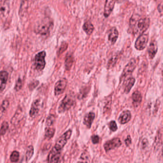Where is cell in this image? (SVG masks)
I'll return each instance as SVG.
<instances>
[{
    "label": "cell",
    "instance_id": "obj_1",
    "mask_svg": "<svg viewBox=\"0 0 163 163\" xmlns=\"http://www.w3.org/2000/svg\"><path fill=\"white\" fill-rule=\"evenodd\" d=\"M150 20L148 18L138 15H133L130 20V29L131 32L135 35L144 34L149 28Z\"/></svg>",
    "mask_w": 163,
    "mask_h": 163
},
{
    "label": "cell",
    "instance_id": "obj_2",
    "mask_svg": "<svg viewBox=\"0 0 163 163\" xmlns=\"http://www.w3.org/2000/svg\"><path fill=\"white\" fill-rule=\"evenodd\" d=\"M72 130H69L65 133H63V135L58 139L56 143V145L52 149L54 150L57 152H61L62 150L66 144L68 140L70 138L71 136L72 135Z\"/></svg>",
    "mask_w": 163,
    "mask_h": 163
},
{
    "label": "cell",
    "instance_id": "obj_3",
    "mask_svg": "<svg viewBox=\"0 0 163 163\" xmlns=\"http://www.w3.org/2000/svg\"><path fill=\"white\" fill-rule=\"evenodd\" d=\"M74 99L72 95L68 94L66 95L62 100V102L58 108V112L60 113L64 112L69 110L74 105Z\"/></svg>",
    "mask_w": 163,
    "mask_h": 163
},
{
    "label": "cell",
    "instance_id": "obj_4",
    "mask_svg": "<svg viewBox=\"0 0 163 163\" xmlns=\"http://www.w3.org/2000/svg\"><path fill=\"white\" fill-rule=\"evenodd\" d=\"M46 52L45 51H41L36 54L35 58V69L38 71H42L45 66Z\"/></svg>",
    "mask_w": 163,
    "mask_h": 163
},
{
    "label": "cell",
    "instance_id": "obj_5",
    "mask_svg": "<svg viewBox=\"0 0 163 163\" xmlns=\"http://www.w3.org/2000/svg\"><path fill=\"white\" fill-rule=\"evenodd\" d=\"M53 23L48 20H44L40 22L36 28V32L42 35H47L50 31Z\"/></svg>",
    "mask_w": 163,
    "mask_h": 163
},
{
    "label": "cell",
    "instance_id": "obj_6",
    "mask_svg": "<svg viewBox=\"0 0 163 163\" xmlns=\"http://www.w3.org/2000/svg\"><path fill=\"white\" fill-rule=\"evenodd\" d=\"M148 38L149 36L147 34L140 35L135 42V48L138 50H144L147 46Z\"/></svg>",
    "mask_w": 163,
    "mask_h": 163
},
{
    "label": "cell",
    "instance_id": "obj_7",
    "mask_svg": "<svg viewBox=\"0 0 163 163\" xmlns=\"http://www.w3.org/2000/svg\"><path fill=\"white\" fill-rule=\"evenodd\" d=\"M136 59H131L125 67L121 76V80H124L127 76L130 75L136 69Z\"/></svg>",
    "mask_w": 163,
    "mask_h": 163
},
{
    "label": "cell",
    "instance_id": "obj_8",
    "mask_svg": "<svg viewBox=\"0 0 163 163\" xmlns=\"http://www.w3.org/2000/svg\"><path fill=\"white\" fill-rule=\"evenodd\" d=\"M122 142L119 138H113L104 144V148L106 152H108L111 150L114 149L115 148H118L121 146Z\"/></svg>",
    "mask_w": 163,
    "mask_h": 163
},
{
    "label": "cell",
    "instance_id": "obj_9",
    "mask_svg": "<svg viewBox=\"0 0 163 163\" xmlns=\"http://www.w3.org/2000/svg\"><path fill=\"white\" fill-rule=\"evenodd\" d=\"M67 80L66 78H62L57 81L54 87V94L56 96L63 93L66 87Z\"/></svg>",
    "mask_w": 163,
    "mask_h": 163
},
{
    "label": "cell",
    "instance_id": "obj_10",
    "mask_svg": "<svg viewBox=\"0 0 163 163\" xmlns=\"http://www.w3.org/2000/svg\"><path fill=\"white\" fill-rule=\"evenodd\" d=\"M10 11V4L8 0L0 1V19L7 16Z\"/></svg>",
    "mask_w": 163,
    "mask_h": 163
},
{
    "label": "cell",
    "instance_id": "obj_11",
    "mask_svg": "<svg viewBox=\"0 0 163 163\" xmlns=\"http://www.w3.org/2000/svg\"><path fill=\"white\" fill-rule=\"evenodd\" d=\"M118 0H106L105 1L104 15L107 18L111 14L115 7V3Z\"/></svg>",
    "mask_w": 163,
    "mask_h": 163
},
{
    "label": "cell",
    "instance_id": "obj_12",
    "mask_svg": "<svg viewBox=\"0 0 163 163\" xmlns=\"http://www.w3.org/2000/svg\"><path fill=\"white\" fill-rule=\"evenodd\" d=\"M40 100H35L32 104L30 111V116L32 118H35L38 114L40 111Z\"/></svg>",
    "mask_w": 163,
    "mask_h": 163
},
{
    "label": "cell",
    "instance_id": "obj_13",
    "mask_svg": "<svg viewBox=\"0 0 163 163\" xmlns=\"http://www.w3.org/2000/svg\"><path fill=\"white\" fill-rule=\"evenodd\" d=\"M158 50L157 43L155 40L152 41L148 48V56L150 59H153L156 56Z\"/></svg>",
    "mask_w": 163,
    "mask_h": 163
},
{
    "label": "cell",
    "instance_id": "obj_14",
    "mask_svg": "<svg viewBox=\"0 0 163 163\" xmlns=\"http://www.w3.org/2000/svg\"><path fill=\"white\" fill-rule=\"evenodd\" d=\"M8 78V74L6 71L0 72V92L4 91L6 87Z\"/></svg>",
    "mask_w": 163,
    "mask_h": 163
},
{
    "label": "cell",
    "instance_id": "obj_15",
    "mask_svg": "<svg viewBox=\"0 0 163 163\" xmlns=\"http://www.w3.org/2000/svg\"><path fill=\"white\" fill-rule=\"evenodd\" d=\"M131 118V114L130 111L126 110L123 112L118 118L119 123L122 125L125 124L130 121Z\"/></svg>",
    "mask_w": 163,
    "mask_h": 163
},
{
    "label": "cell",
    "instance_id": "obj_16",
    "mask_svg": "<svg viewBox=\"0 0 163 163\" xmlns=\"http://www.w3.org/2000/svg\"><path fill=\"white\" fill-rule=\"evenodd\" d=\"M118 31L116 28L114 27L109 30L108 35V40L112 45L115 43L118 38Z\"/></svg>",
    "mask_w": 163,
    "mask_h": 163
},
{
    "label": "cell",
    "instance_id": "obj_17",
    "mask_svg": "<svg viewBox=\"0 0 163 163\" xmlns=\"http://www.w3.org/2000/svg\"><path fill=\"white\" fill-rule=\"evenodd\" d=\"M61 152H57L52 149L49 154L48 160L49 163H58L59 162Z\"/></svg>",
    "mask_w": 163,
    "mask_h": 163
},
{
    "label": "cell",
    "instance_id": "obj_18",
    "mask_svg": "<svg viewBox=\"0 0 163 163\" xmlns=\"http://www.w3.org/2000/svg\"><path fill=\"white\" fill-rule=\"evenodd\" d=\"M95 117V114L94 112H89L85 115L84 119V123L88 128H90L93 121Z\"/></svg>",
    "mask_w": 163,
    "mask_h": 163
},
{
    "label": "cell",
    "instance_id": "obj_19",
    "mask_svg": "<svg viewBox=\"0 0 163 163\" xmlns=\"http://www.w3.org/2000/svg\"><path fill=\"white\" fill-rule=\"evenodd\" d=\"M133 104L135 107H137L141 104L142 97L141 93L138 91H136L132 94Z\"/></svg>",
    "mask_w": 163,
    "mask_h": 163
},
{
    "label": "cell",
    "instance_id": "obj_20",
    "mask_svg": "<svg viewBox=\"0 0 163 163\" xmlns=\"http://www.w3.org/2000/svg\"><path fill=\"white\" fill-rule=\"evenodd\" d=\"M83 29L87 35H91L94 31V26L91 22L87 21L84 24Z\"/></svg>",
    "mask_w": 163,
    "mask_h": 163
},
{
    "label": "cell",
    "instance_id": "obj_21",
    "mask_svg": "<svg viewBox=\"0 0 163 163\" xmlns=\"http://www.w3.org/2000/svg\"><path fill=\"white\" fill-rule=\"evenodd\" d=\"M135 83V79L133 78H130L126 80L125 83V92L126 93H128L130 92L133 86Z\"/></svg>",
    "mask_w": 163,
    "mask_h": 163
},
{
    "label": "cell",
    "instance_id": "obj_22",
    "mask_svg": "<svg viewBox=\"0 0 163 163\" xmlns=\"http://www.w3.org/2000/svg\"><path fill=\"white\" fill-rule=\"evenodd\" d=\"M74 61V59L73 55L71 54H67L66 56V60H65V66L67 70H69L71 67H72Z\"/></svg>",
    "mask_w": 163,
    "mask_h": 163
},
{
    "label": "cell",
    "instance_id": "obj_23",
    "mask_svg": "<svg viewBox=\"0 0 163 163\" xmlns=\"http://www.w3.org/2000/svg\"><path fill=\"white\" fill-rule=\"evenodd\" d=\"M33 153H34V148L33 146H29L28 147H27L26 154H25V158L27 161H28L31 159V158L33 156Z\"/></svg>",
    "mask_w": 163,
    "mask_h": 163
},
{
    "label": "cell",
    "instance_id": "obj_24",
    "mask_svg": "<svg viewBox=\"0 0 163 163\" xmlns=\"http://www.w3.org/2000/svg\"><path fill=\"white\" fill-rule=\"evenodd\" d=\"M56 130L54 128H46L45 131V137L47 139H50L53 137L55 133Z\"/></svg>",
    "mask_w": 163,
    "mask_h": 163
},
{
    "label": "cell",
    "instance_id": "obj_25",
    "mask_svg": "<svg viewBox=\"0 0 163 163\" xmlns=\"http://www.w3.org/2000/svg\"><path fill=\"white\" fill-rule=\"evenodd\" d=\"M9 105V101L6 100L3 101L1 104V106L0 107V117L3 116L4 113L5 112V111L7 110L8 107Z\"/></svg>",
    "mask_w": 163,
    "mask_h": 163
},
{
    "label": "cell",
    "instance_id": "obj_26",
    "mask_svg": "<svg viewBox=\"0 0 163 163\" xmlns=\"http://www.w3.org/2000/svg\"><path fill=\"white\" fill-rule=\"evenodd\" d=\"M9 129V124L6 122H4L1 125L0 128V135H4L6 133Z\"/></svg>",
    "mask_w": 163,
    "mask_h": 163
},
{
    "label": "cell",
    "instance_id": "obj_27",
    "mask_svg": "<svg viewBox=\"0 0 163 163\" xmlns=\"http://www.w3.org/2000/svg\"><path fill=\"white\" fill-rule=\"evenodd\" d=\"M19 159V153L17 151L12 152L10 156V160L12 162H17Z\"/></svg>",
    "mask_w": 163,
    "mask_h": 163
},
{
    "label": "cell",
    "instance_id": "obj_28",
    "mask_svg": "<svg viewBox=\"0 0 163 163\" xmlns=\"http://www.w3.org/2000/svg\"><path fill=\"white\" fill-rule=\"evenodd\" d=\"M54 121H55V116L54 115H50L46 120V125L48 126L52 125L54 123Z\"/></svg>",
    "mask_w": 163,
    "mask_h": 163
},
{
    "label": "cell",
    "instance_id": "obj_29",
    "mask_svg": "<svg viewBox=\"0 0 163 163\" xmlns=\"http://www.w3.org/2000/svg\"><path fill=\"white\" fill-rule=\"evenodd\" d=\"M68 44L66 42L63 43L62 45L60 47L59 51H58V54L59 55H61V54L64 52V51L66 50L68 48Z\"/></svg>",
    "mask_w": 163,
    "mask_h": 163
},
{
    "label": "cell",
    "instance_id": "obj_30",
    "mask_svg": "<svg viewBox=\"0 0 163 163\" xmlns=\"http://www.w3.org/2000/svg\"><path fill=\"white\" fill-rule=\"evenodd\" d=\"M109 128L113 132L116 131L118 130V126L115 122L114 121H111L109 125Z\"/></svg>",
    "mask_w": 163,
    "mask_h": 163
},
{
    "label": "cell",
    "instance_id": "obj_31",
    "mask_svg": "<svg viewBox=\"0 0 163 163\" xmlns=\"http://www.w3.org/2000/svg\"><path fill=\"white\" fill-rule=\"evenodd\" d=\"M117 59H118V56H114L109 61V67H111L114 66L115 64L116 63Z\"/></svg>",
    "mask_w": 163,
    "mask_h": 163
},
{
    "label": "cell",
    "instance_id": "obj_32",
    "mask_svg": "<svg viewBox=\"0 0 163 163\" xmlns=\"http://www.w3.org/2000/svg\"><path fill=\"white\" fill-rule=\"evenodd\" d=\"M22 81L20 78H18L17 81L16 82V84H15V88H14L15 91H20L21 88H22Z\"/></svg>",
    "mask_w": 163,
    "mask_h": 163
},
{
    "label": "cell",
    "instance_id": "obj_33",
    "mask_svg": "<svg viewBox=\"0 0 163 163\" xmlns=\"http://www.w3.org/2000/svg\"><path fill=\"white\" fill-rule=\"evenodd\" d=\"M39 84V81H33L32 82H31L30 83L29 87L30 88V90H32L33 89L36 87V86Z\"/></svg>",
    "mask_w": 163,
    "mask_h": 163
},
{
    "label": "cell",
    "instance_id": "obj_34",
    "mask_svg": "<svg viewBox=\"0 0 163 163\" xmlns=\"http://www.w3.org/2000/svg\"><path fill=\"white\" fill-rule=\"evenodd\" d=\"M92 142H93V143L94 144H97V143H98L99 141V136L97 135L92 136Z\"/></svg>",
    "mask_w": 163,
    "mask_h": 163
},
{
    "label": "cell",
    "instance_id": "obj_35",
    "mask_svg": "<svg viewBox=\"0 0 163 163\" xmlns=\"http://www.w3.org/2000/svg\"><path fill=\"white\" fill-rule=\"evenodd\" d=\"M125 143L126 144V146H128L131 143V138L130 136L128 135L127 136L125 140Z\"/></svg>",
    "mask_w": 163,
    "mask_h": 163
},
{
    "label": "cell",
    "instance_id": "obj_36",
    "mask_svg": "<svg viewBox=\"0 0 163 163\" xmlns=\"http://www.w3.org/2000/svg\"><path fill=\"white\" fill-rule=\"evenodd\" d=\"M162 75H163V72H162Z\"/></svg>",
    "mask_w": 163,
    "mask_h": 163
},
{
    "label": "cell",
    "instance_id": "obj_37",
    "mask_svg": "<svg viewBox=\"0 0 163 163\" xmlns=\"http://www.w3.org/2000/svg\"><path fill=\"white\" fill-rule=\"evenodd\" d=\"M162 152H163V150H162Z\"/></svg>",
    "mask_w": 163,
    "mask_h": 163
}]
</instances>
